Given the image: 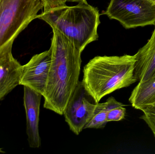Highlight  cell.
I'll use <instances>...</instances> for the list:
<instances>
[{"label":"cell","instance_id":"cell-6","mask_svg":"<svg viewBox=\"0 0 155 154\" xmlns=\"http://www.w3.org/2000/svg\"><path fill=\"white\" fill-rule=\"evenodd\" d=\"M97 104L79 81L63 113L70 130L76 135L92 119Z\"/></svg>","mask_w":155,"mask_h":154},{"label":"cell","instance_id":"cell-5","mask_svg":"<svg viewBox=\"0 0 155 154\" xmlns=\"http://www.w3.org/2000/svg\"><path fill=\"white\" fill-rule=\"evenodd\" d=\"M104 14L127 29L155 24V0H111Z\"/></svg>","mask_w":155,"mask_h":154},{"label":"cell","instance_id":"cell-4","mask_svg":"<svg viewBox=\"0 0 155 154\" xmlns=\"http://www.w3.org/2000/svg\"><path fill=\"white\" fill-rule=\"evenodd\" d=\"M43 7L42 0H0V55Z\"/></svg>","mask_w":155,"mask_h":154},{"label":"cell","instance_id":"cell-14","mask_svg":"<svg viewBox=\"0 0 155 154\" xmlns=\"http://www.w3.org/2000/svg\"><path fill=\"white\" fill-rule=\"evenodd\" d=\"M142 111L143 114L140 118L146 123L155 137V105L148 106Z\"/></svg>","mask_w":155,"mask_h":154},{"label":"cell","instance_id":"cell-12","mask_svg":"<svg viewBox=\"0 0 155 154\" xmlns=\"http://www.w3.org/2000/svg\"><path fill=\"white\" fill-rule=\"evenodd\" d=\"M107 104L106 101L104 103L100 104L97 103L93 118L85 127L84 129H100L104 128L108 123L107 120Z\"/></svg>","mask_w":155,"mask_h":154},{"label":"cell","instance_id":"cell-13","mask_svg":"<svg viewBox=\"0 0 155 154\" xmlns=\"http://www.w3.org/2000/svg\"><path fill=\"white\" fill-rule=\"evenodd\" d=\"M107 122L119 121L124 119L126 113L125 105L118 102L113 97L109 98L107 100Z\"/></svg>","mask_w":155,"mask_h":154},{"label":"cell","instance_id":"cell-7","mask_svg":"<svg viewBox=\"0 0 155 154\" xmlns=\"http://www.w3.org/2000/svg\"><path fill=\"white\" fill-rule=\"evenodd\" d=\"M51 56L50 48L33 56L29 62L22 66L20 85L29 87L43 96L47 86Z\"/></svg>","mask_w":155,"mask_h":154},{"label":"cell","instance_id":"cell-16","mask_svg":"<svg viewBox=\"0 0 155 154\" xmlns=\"http://www.w3.org/2000/svg\"><path fill=\"white\" fill-rule=\"evenodd\" d=\"M66 2H77L78 3H87L86 0H65Z\"/></svg>","mask_w":155,"mask_h":154},{"label":"cell","instance_id":"cell-8","mask_svg":"<svg viewBox=\"0 0 155 154\" xmlns=\"http://www.w3.org/2000/svg\"><path fill=\"white\" fill-rule=\"evenodd\" d=\"M24 92L28 143L31 148H39L41 146L39 131L40 105L43 96L26 86H24Z\"/></svg>","mask_w":155,"mask_h":154},{"label":"cell","instance_id":"cell-11","mask_svg":"<svg viewBox=\"0 0 155 154\" xmlns=\"http://www.w3.org/2000/svg\"><path fill=\"white\" fill-rule=\"evenodd\" d=\"M132 106L142 111L155 102V77L143 82H139L129 99Z\"/></svg>","mask_w":155,"mask_h":154},{"label":"cell","instance_id":"cell-1","mask_svg":"<svg viewBox=\"0 0 155 154\" xmlns=\"http://www.w3.org/2000/svg\"><path fill=\"white\" fill-rule=\"evenodd\" d=\"M52 30L51 62L43 96L44 107L62 115L79 82L82 52L64 34Z\"/></svg>","mask_w":155,"mask_h":154},{"label":"cell","instance_id":"cell-17","mask_svg":"<svg viewBox=\"0 0 155 154\" xmlns=\"http://www.w3.org/2000/svg\"><path fill=\"white\" fill-rule=\"evenodd\" d=\"M0 152H1V153L4 152V151H2V148H0Z\"/></svg>","mask_w":155,"mask_h":154},{"label":"cell","instance_id":"cell-15","mask_svg":"<svg viewBox=\"0 0 155 154\" xmlns=\"http://www.w3.org/2000/svg\"><path fill=\"white\" fill-rule=\"evenodd\" d=\"M44 5L43 12H46L53 8L65 5V0H42Z\"/></svg>","mask_w":155,"mask_h":154},{"label":"cell","instance_id":"cell-19","mask_svg":"<svg viewBox=\"0 0 155 154\" xmlns=\"http://www.w3.org/2000/svg\"><path fill=\"white\" fill-rule=\"evenodd\" d=\"M155 77V76H154V77Z\"/></svg>","mask_w":155,"mask_h":154},{"label":"cell","instance_id":"cell-18","mask_svg":"<svg viewBox=\"0 0 155 154\" xmlns=\"http://www.w3.org/2000/svg\"><path fill=\"white\" fill-rule=\"evenodd\" d=\"M153 105H155V103H154V104H153Z\"/></svg>","mask_w":155,"mask_h":154},{"label":"cell","instance_id":"cell-2","mask_svg":"<svg viewBox=\"0 0 155 154\" xmlns=\"http://www.w3.org/2000/svg\"><path fill=\"white\" fill-rule=\"evenodd\" d=\"M136 56H96L83 69L82 83L98 103L105 96L137 81L134 75Z\"/></svg>","mask_w":155,"mask_h":154},{"label":"cell","instance_id":"cell-10","mask_svg":"<svg viewBox=\"0 0 155 154\" xmlns=\"http://www.w3.org/2000/svg\"><path fill=\"white\" fill-rule=\"evenodd\" d=\"M155 28L148 42L135 54L134 75L137 81L143 82L155 75Z\"/></svg>","mask_w":155,"mask_h":154},{"label":"cell","instance_id":"cell-3","mask_svg":"<svg viewBox=\"0 0 155 154\" xmlns=\"http://www.w3.org/2000/svg\"><path fill=\"white\" fill-rule=\"evenodd\" d=\"M100 16L97 8L81 3L75 6L65 5L55 7L38 14L36 19L60 32L82 52L87 45L98 39Z\"/></svg>","mask_w":155,"mask_h":154},{"label":"cell","instance_id":"cell-9","mask_svg":"<svg viewBox=\"0 0 155 154\" xmlns=\"http://www.w3.org/2000/svg\"><path fill=\"white\" fill-rule=\"evenodd\" d=\"M22 66L12 54V47L0 55V101L20 85Z\"/></svg>","mask_w":155,"mask_h":154}]
</instances>
